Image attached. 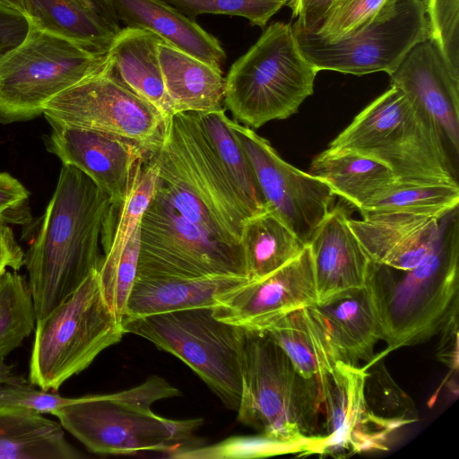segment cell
I'll list each match as a JSON object with an SVG mask.
<instances>
[{
	"label": "cell",
	"instance_id": "6da1fadb",
	"mask_svg": "<svg viewBox=\"0 0 459 459\" xmlns=\"http://www.w3.org/2000/svg\"><path fill=\"white\" fill-rule=\"evenodd\" d=\"M114 207L83 172L62 164L55 191L24 253L36 321L48 316L99 270L103 258L100 247Z\"/></svg>",
	"mask_w": 459,
	"mask_h": 459
},
{
	"label": "cell",
	"instance_id": "7a4b0ae2",
	"mask_svg": "<svg viewBox=\"0 0 459 459\" xmlns=\"http://www.w3.org/2000/svg\"><path fill=\"white\" fill-rule=\"evenodd\" d=\"M432 251L417 265L397 270L369 260L365 288L387 351L422 343L458 307V207L440 219Z\"/></svg>",
	"mask_w": 459,
	"mask_h": 459
},
{
	"label": "cell",
	"instance_id": "3957f363",
	"mask_svg": "<svg viewBox=\"0 0 459 459\" xmlns=\"http://www.w3.org/2000/svg\"><path fill=\"white\" fill-rule=\"evenodd\" d=\"M387 166L396 180L458 186L457 163L435 119L403 90L390 88L329 144Z\"/></svg>",
	"mask_w": 459,
	"mask_h": 459
},
{
	"label": "cell",
	"instance_id": "277c9868",
	"mask_svg": "<svg viewBox=\"0 0 459 459\" xmlns=\"http://www.w3.org/2000/svg\"><path fill=\"white\" fill-rule=\"evenodd\" d=\"M180 395L159 376L134 387L109 394L87 395L55 411L61 426L88 450L99 455H168L188 445L203 425L199 418L172 420L154 413L159 400Z\"/></svg>",
	"mask_w": 459,
	"mask_h": 459
},
{
	"label": "cell",
	"instance_id": "5b68a950",
	"mask_svg": "<svg viewBox=\"0 0 459 459\" xmlns=\"http://www.w3.org/2000/svg\"><path fill=\"white\" fill-rule=\"evenodd\" d=\"M238 420L286 442H319L323 398L317 380L301 376L266 331L246 330Z\"/></svg>",
	"mask_w": 459,
	"mask_h": 459
},
{
	"label": "cell",
	"instance_id": "8992f818",
	"mask_svg": "<svg viewBox=\"0 0 459 459\" xmlns=\"http://www.w3.org/2000/svg\"><path fill=\"white\" fill-rule=\"evenodd\" d=\"M318 71L307 60L290 23H271L230 66L224 100L234 117L259 128L297 113L313 94Z\"/></svg>",
	"mask_w": 459,
	"mask_h": 459
},
{
	"label": "cell",
	"instance_id": "52a82bcc",
	"mask_svg": "<svg viewBox=\"0 0 459 459\" xmlns=\"http://www.w3.org/2000/svg\"><path fill=\"white\" fill-rule=\"evenodd\" d=\"M26 21L22 39L0 53V125L39 117L54 97L108 63V52L91 51Z\"/></svg>",
	"mask_w": 459,
	"mask_h": 459
},
{
	"label": "cell",
	"instance_id": "ba28073f",
	"mask_svg": "<svg viewBox=\"0 0 459 459\" xmlns=\"http://www.w3.org/2000/svg\"><path fill=\"white\" fill-rule=\"evenodd\" d=\"M34 331L30 382L44 391H56L125 334L103 296L98 270L48 316L36 321Z\"/></svg>",
	"mask_w": 459,
	"mask_h": 459
},
{
	"label": "cell",
	"instance_id": "9c48e42d",
	"mask_svg": "<svg viewBox=\"0 0 459 459\" xmlns=\"http://www.w3.org/2000/svg\"><path fill=\"white\" fill-rule=\"evenodd\" d=\"M213 307L124 318L125 333L152 342L186 364L230 410L238 411L246 330L217 319Z\"/></svg>",
	"mask_w": 459,
	"mask_h": 459
},
{
	"label": "cell",
	"instance_id": "30bf717a",
	"mask_svg": "<svg viewBox=\"0 0 459 459\" xmlns=\"http://www.w3.org/2000/svg\"><path fill=\"white\" fill-rule=\"evenodd\" d=\"M151 158L160 180L182 188L197 201L221 242L240 244L247 214L195 113L171 115L162 142Z\"/></svg>",
	"mask_w": 459,
	"mask_h": 459
},
{
	"label": "cell",
	"instance_id": "8fae6325",
	"mask_svg": "<svg viewBox=\"0 0 459 459\" xmlns=\"http://www.w3.org/2000/svg\"><path fill=\"white\" fill-rule=\"evenodd\" d=\"M299 48L319 72L389 75L411 49L429 38L425 0H388L369 20L332 40L293 26Z\"/></svg>",
	"mask_w": 459,
	"mask_h": 459
},
{
	"label": "cell",
	"instance_id": "7c38bea8",
	"mask_svg": "<svg viewBox=\"0 0 459 459\" xmlns=\"http://www.w3.org/2000/svg\"><path fill=\"white\" fill-rule=\"evenodd\" d=\"M137 274L248 278L241 244L221 242L188 221L157 186L140 222Z\"/></svg>",
	"mask_w": 459,
	"mask_h": 459
},
{
	"label": "cell",
	"instance_id": "4fadbf2b",
	"mask_svg": "<svg viewBox=\"0 0 459 459\" xmlns=\"http://www.w3.org/2000/svg\"><path fill=\"white\" fill-rule=\"evenodd\" d=\"M42 115L50 126L113 134L152 150L161 143L167 122L118 79L109 59L100 71L49 100Z\"/></svg>",
	"mask_w": 459,
	"mask_h": 459
},
{
	"label": "cell",
	"instance_id": "5bb4252c",
	"mask_svg": "<svg viewBox=\"0 0 459 459\" xmlns=\"http://www.w3.org/2000/svg\"><path fill=\"white\" fill-rule=\"evenodd\" d=\"M229 124L252 163L267 211L307 246L335 194L321 179L282 160L252 128L230 119Z\"/></svg>",
	"mask_w": 459,
	"mask_h": 459
},
{
	"label": "cell",
	"instance_id": "9a60e30c",
	"mask_svg": "<svg viewBox=\"0 0 459 459\" xmlns=\"http://www.w3.org/2000/svg\"><path fill=\"white\" fill-rule=\"evenodd\" d=\"M367 368L338 361L320 387L325 425L315 454L347 456L386 451L397 429L377 417L365 396Z\"/></svg>",
	"mask_w": 459,
	"mask_h": 459
},
{
	"label": "cell",
	"instance_id": "2e32d148",
	"mask_svg": "<svg viewBox=\"0 0 459 459\" xmlns=\"http://www.w3.org/2000/svg\"><path fill=\"white\" fill-rule=\"evenodd\" d=\"M317 302L308 246L295 259L269 275L217 298L214 316L249 331H264L281 316Z\"/></svg>",
	"mask_w": 459,
	"mask_h": 459
},
{
	"label": "cell",
	"instance_id": "e0dca14e",
	"mask_svg": "<svg viewBox=\"0 0 459 459\" xmlns=\"http://www.w3.org/2000/svg\"><path fill=\"white\" fill-rule=\"evenodd\" d=\"M44 144L63 165L89 177L116 207L125 198L136 164L154 151L120 135L65 126H51Z\"/></svg>",
	"mask_w": 459,
	"mask_h": 459
},
{
	"label": "cell",
	"instance_id": "ac0fdd59",
	"mask_svg": "<svg viewBox=\"0 0 459 459\" xmlns=\"http://www.w3.org/2000/svg\"><path fill=\"white\" fill-rule=\"evenodd\" d=\"M389 76L391 85L411 96L435 119L457 163L459 75L450 69L437 44L428 38L415 45Z\"/></svg>",
	"mask_w": 459,
	"mask_h": 459
},
{
	"label": "cell",
	"instance_id": "d6986e66",
	"mask_svg": "<svg viewBox=\"0 0 459 459\" xmlns=\"http://www.w3.org/2000/svg\"><path fill=\"white\" fill-rule=\"evenodd\" d=\"M335 207L314 232L308 247L316 289V304L365 288L369 258L348 222Z\"/></svg>",
	"mask_w": 459,
	"mask_h": 459
},
{
	"label": "cell",
	"instance_id": "ffe728a7",
	"mask_svg": "<svg viewBox=\"0 0 459 459\" xmlns=\"http://www.w3.org/2000/svg\"><path fill=\"white\" fill-rule=\"evenodd\" d=\"M348 219L370 261L397 270L420 263L434 248L440 219L406 213H379Z\"/></svg>",
	"mask_w": 459,
	"mask_h": 459
},
{
	"label": "cell",
	"instance_id": "44dd1931",
	"mask_svg": "<svg viewBox=\"0 0 459 459\" xmlns=\"http://www.w3.org/2000/svg\"><path fill=\"white\" fill-rule=\"evenodd\" d=\"M249 281L247 277L236 275L184 278L137 274L129 293L124 318L195 307H214L217 298Z\"/></svg>",
	"mask_w": 459,
	"mask_h": 459
},
{
	"label": "cell",
	"instance_id": "7402d4cb",
	"mask_svg": "<svg viewBox=\"0 0 459 459\" xmlns=\"http://www.w3.org/2000/svg\"><path fill=\"white\" fill-rule=\"evenodd\" d=\"M118 21L148 30L162 41L221 69L226 53L220 41L194 19L164 0H109Z\"/></svg>",
	"mask_w": 459,
	"mask_h": 459
},
{
	"label": "cell",
	"instance_id": "603a6c76",
	"mask_svg": "<svg viewBox=\"0 0 459 459\" xmlns=\"http://www.w3.org/2000/svg\"><path fill=\"white\" fill-rule=\"evenodd\" d=\"M27 16L41 28L106 54L121 29L109 0H24Z\"/></svg>",
	"mask_w": 459,
	"mask_h": 459
},
{
	"label": "cell",
	"instance_id": "cb8c5ba5",
	"mask_svg": "<svg viewBox=\"0 0 459 459\" xmlns=\"http://www.w3.org/2000/svg\"><path fill=\"white\" fill-rule=\"evenodd\" d=\"M264 331L282 349L297 371L306 378L317 380L320 387L335 364L344 361L315 305L281 316Z\"/></svg>",
	"mask_w": 459,
	"mask_h": 459
},
{
	"label": "cell",
	"instance_id": "d4e9b609",
	"mask_svg": "<svg viewBox=\"0 0 459 459\" xmlns=\"http://www.w3.org/2000/svg\"><path fill=\"white\" fill-rule=\"evenodd\" d=\"M160 40L148 30L126 26L116 34L108 56L118 79L167 121L174 110L158 55Z\"/></svg>",
	"mask_w": 459,
	"mask_h": 459
},
{
	"label": "cell",
	"instance_id": "484cf974",
	"mask_svg": "<svg viewBox=\"0 0 459 459\" xmlns=\"http://www.w3.org/2000/svg\"><path fill=\"white\" fill-rule=\"evenodd\" d=\"M158 55L174 114H204L222 109L225 78L214 67L160 40Z\"/></svg>",
	"mask_w": 459,
	"mask_h": 459
},
{
	"label": "cell",
	"instance_id": "4316f807",
	"mask_svg": "<svg viewBox=\"0 0 459 459\" xmlns=\"http://www.w3.org/2000/svg\"><path fill=\"white\" fill-rule=\"evenodd\" d=\"M315 307L325 318L345 362L373 359L382 332L366 288L350 290Z\"/></svg>",
	"mask_w": 459,
	"mask_h": 459
},
{
	"label": "cell",
	"instance_id": "83f0119b",
	"mask_svg": "<svg viewBox=\"0 0 459 459\" xmlns=\"http://www.w3.org/2000/svg\"><path fill=\"white\" fill-rule=\"evenodd\" d=\"M61 424L22 408L0 406V459H80Z\"/></svg>",
	"mask_w": 459,
	"mask_h": 459
},
{
	"label": "cell",
	"instance_id": "f1b7e54d",
	"mask_svg": "<svg viewBox=\"0 0 459 459\" xmlns=\"http://www.w3.org/2000/svg\"><path fill=\"white\" fill-rule=\"evenodd\" d=\"M308 173L358 209L382 187L396 180L382 162L352 152L327 149L312 160Z\"/></svg>",
	"mask_w": 459,
	"mask_h": 459
},
{
	"label": "cell",
	"instance_id": "f546056e",
	"mask_svg": "<svg viewBox=\"0 0 459 459\" xmlns=\"http://www.w3.org/2000/svg\"><path fill=\"white\" fill-rule=\"evenodd\" d=\"M196 115L247 217L267 212L252 163L230 128L224 108Z\"/></svg>",
	"mask_w": 459,
	"mask_h": 459
},
{
	"label": "cell",
	"instance_id": "4dcf8cb0",
	"mask_svg": "<svg viewBox=\"0 0 459 459\" xmlns=\"http://www.w3.org/2000/svg\"><path fill=\"white\" fill-rule=\"evenodd\" d=\"M240 244L250 281L275 272L295 259L306 247L281 221L268 211L245 221Z\"/></svg>",
	"mask_w": 459,
	"mask_h": 459
},
{
	"label": "cell",
	"instance_id": "1f68e13d",
	"mask_svg": "<svg viewBox=\"0 0 459 459\" xmlns=\"http://www.w3.org/2000/svg\"><path fill=\"white\" fill-rule=\"evenodd\" d=\"M459 204V186L395 180L382 187L359 209L362 216L406 213L442 218Z\"/></svg>",
	"mask_w": 459,
	"mask_h": 459
},
{
	"label": "cell",
	"instance_id": "d6a6232c",
	"mask_svg": "<svg viewBox=\"0 0 459 459\" xmlns=\"http://www.w3.org/2000/svg\"><path fill=\"white\" fill-rule=\"evenodd\" d=\"M36 316L28 281L5 270L0 276V359L31 333Z\"/></svg>",
	"mask_w": 459,
	"mask_h": 459
},
{
	"label": "cell",
	"instance_id": "836d02e7",
	"mask_svg": "<svg viewBox=\"0 0 459 459\" xmlns=\"http://www.w3.org/2000/svg\"><path fill=\"white\" fill-rule=\"evenodd\" d=\"M316 443L286 442L261 434L231 437L212 446L185 447L168 455L171 458L232 459L257 458L285 454H314Z\"/></svg>",
	"mask_w": 459,
	"mask_h": 459
},
{
	"label": "cell",
	"instance_id": "e575fe53",
	"mask_svg": "<svg viewBox=\"0 0 459 459\" xmlns=\"http://www.w3.org/2000/svg\"><path fill=\"white\" fill-rule=\"evenodd\" d=\"M367 368L365 396L370 410L397 429L417 421L411 398L394 381L384 364L377 359Z\"/></svg>",
	"mask_w": 459,
	"mask_h": 459
},
{
	"label": "cell",
	"instance_id": "d590c367",
	"mask_svg": "<svg viewBox=\"0 0 459 459\" xmlns=\"http://www.w3.org/2000/svg\"><path fill=\"white\" fill-rule=\"evenodd\" d=\"M185 15L195 18L201 14L239 16L251 25L264 28L269 20L289 0H164Z\"/></svg>",
	"mask_w": 459,
	"mask_h": 459
},
{
	"label": "cell",
	"instance_id": "8d00e7d4",
	"mask_svg": "<svg viewBox=\"0 0 459 459\" xmlns=\"http://www.w3.org/2000/svg\"><path fill=\"white\" fill-rule=\"evenodd\" d=\"M429 38L459 75V0H425Z\"/></svg>",
	"mask_w": 459,
	"mask_h": 459
},
{
	"label": "cell",
	"instance_id": "74e56055",
	"mask_svg": "<svg viewBox=\"0 0 459 459\" xmlns=\"http://www.w3.org/2000/svg\"><path fill=\"white\" fill-rule=\"evenodd\" d=\"M387 1L388 0H342L310 32L325 40L337 39L366 22L373 17Z\"/></svg>",
	"mask_w": 459,
	"mask_h": 459
},
{
	"label": "cell",
	"instance_id": "f35d334b",
	"mask_svg": "<svg viewBox=\"0 0 459 459\" xmlns=\"http://www.w3.org/2000/svg\"><path fill=\"white\" fill-rule=\"evenodd\" d=\"M74 401V398L63 397L58 394L29 386L26 380L0 384V406L52 414Z\"/></svg>",
	"mask_w": 459,
	"mask_h": 459
},
{
	"label": "cell",
	"instance_id": "ab89813d",
	"mask_svg": "<svg viewBox=\"0 0 459 459\" xmlns=\"http://www.w3.org/2000/svg\"><path fill=\"white\" fill-rule=\"evenodd\" d=\"M29 190L11 174L0 171V221L27 225L31 221Z\"/></svg>",
	"mask_w": 459,
	"mask_h": 459
},
{
	"label": "cell",
	"instance_id": "60d3db41",
	"mask_svg": "<svg viewBox=\"0 0 459 459\" xmlns=\"http://www.w3.org/2000/svg\"><path fill=\"white\" fill-rule=\"evenodd\" d=\"M342 0H289L287 5L296 18L293 26L313 30L321 20Z\"/></svg>",
	"mask_w": 459,
	"mask_h": 459
},
{
	"label": "cell",
	"instance_id": "b9f144b4",
	"mask_svg": "<svg viewBox=\"0 0 459 459\" xmlns=\"http://www.w3.org/2000/svg\"><path fill=\"white\" fill-rule=\"evenodd\" d=\"M442 338L438 348V359L452 370L458 369V307L455 308L441 327Z\"/></svg>",
	"mask_w": 459,
	"mask_h": 459
},
{
	"label": "cell",
	"instance_id": "7bdbcfd3",
	"mask_svg": "<svg viewBox=\"0 0 459 459\" xmlns=\"http://www.w3.org/2000/svg\"><path fill=\"white\" fill-rule=\"evenodd\" d=\"M24 265V252L15 239L11 227L7 224L0 226V276L11 268L18 271Z\"/></svg>",
	"mask_w": 459,
	"mask_h": 459
},
{
	"label": "cell",
	"instance_id": "ee69618b",
	"mask_svg": "<svg viewBox=\"0 0 459 459\" xmlns=\"http://www.w3.org/2000/svg\"><path fill=\"white\" fill-rule=\"evenodd\" d=\"M21 381H25V379L13 375L12 372V367L7 365L4 359H0V384Z\"/></svg>",
	"mask_w": 459,
	"mask_h": 459
},
{
	"label": "cell",
	"instance_id": "f6af8a7d",
	"mask_svg": "<svg viewBox=\"0 0 459 459\" xmlns=\"http://www.w3.org/2000/svg\"><path fill=\"white\" fill-rule=\"evenodd\" d=\"M0 5L10 9L24 18L27 16L24 0H0Z\"/></svg>",
	"mask_w": 459,
	"mask_h": 459
},
{
	"label": "cell",
	"instance_id": "bcb514c9",
	"mask_svg": "<svg viewBox=\"0 0 459 459\" xmlns=\"http://www.w3.org/2000/svg\"><path fill=\"white\" fill-rule=\"evenodd\" d=\"M1 8H6V7H4V6H3V5H0V9H1ZM7 9H8V8H7ZM9 10H10V9H9Z\"/></svg>",
	"mask_w": 459,
	"mask_h": 459
},
{
	"label": "cell",
	"instance_id": "7dc6e473",
	"mask_svg": "<svg viewBox=\"0 0 459 459\" xmlns=\"http://www.w3.org/2000/svg\"><path fill=\"white\" fill-rule=\"evenodd\" d=\"M3 224H4V223H3V222H1V221H0V226H1V225H3Z\"/></svg>",
	"mask_w": 459,
	"mask_h": 459
}]
</instances>
